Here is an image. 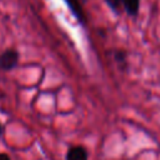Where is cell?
Listing matches in <instances>:
<instances>
[{
	"label": "cell",
	"mask_w": 160,
	"mask_h": 160,
	"mask_svg": "<svg viewBox=\"0 0 160 160\" xmlns=\"http://www.w3.org/2000/svg\"><path fill=\"white\" fill-rule=\"evenodd\" d=\"M20 60V54L16 49H6L0 54V70L1 71H11L14 70Z\"/></svg>",
	"instance_id": "1"
},
{
	"label": "cell",
	"mask_w": 160,
	"mask_h": 160,
	"mask_svg": "<svg viewBox=\"0 0 160 160\" xmlns=\"http://www.w3.org/2000/svg\"><path fill=\"white\" fill-rule=\"evenodd\" d=\"M64 1L68 5L69 10L71 11L72 16L78 20V22L82 26H86V15L81 5V1L80 0H64Z\"/></svg>",
	"instance_id": "2"
},
{
	"label": "cell",
	"mask_w": 160,
	"mask_h": 160,
	"mask_svg": "<svg viewBox=\"0 0 160 160\" xmlns=\"http://www.w3.org/2000/svg\"><path fill=\"white\" fill-rule=\"evenodd\" d=\"M65 160H89L88 150L82 145H72L68 149Z\"/></svg>",
	"instance_id": "3"
},
{
	"label": "cell",
	"mask_w": 160,
	"mask_h": 160,
	"mask_svg": "<svg viewBox=\"0 0 160 160\" xmlns=\"http://www.w3.org/2000/svg\"><path fill=\"white\" fill-rule=\"evenodd\" d=\"M122 9L129 16L136 18L140 11V0H122Z\"/></svg>",
	"instance_id": "4"
},
{
	"label": "cell",
	"mask_w": 160,
	"mask_h": 160,
	"mask_svg": "<svg viewBox=\"0 0 160 160\" xmlns=\"http://www.w3.org/2000/svg\"><path fill=\"white\" fill-rule=\"evenodd\" d=\"M114 60L116 64H119L120 66H124L126 64V60H128V54L125 50L122 49H118L114 51Z\"/></svg>",
	"instance_id": "5"
},
{
	"label": "cell",
	"mask_w": 160,
	"mask_h": 160,
	"mask_svg": "<svg viewBox=\"0 0 160 160\" xmlns=\"http://www.w3.org/2000/svg\"><path fill=\"white\" fill-rule=\"evenodd\" d=\"M104 2L108 5V8L111 11H114L116 14H119L122 8V0H104Z\"/></svg>",
	"instance_id": "6"
},
{
	"label": "cell",
	"mask_w": 160,
	"mask_h": 160,
	"mask_svg": "<svg viewBox=\"0 0 160 160\" xmlns=\"http://www.w3.org/2000/svg\"><path fill=\"white\" fill-rule=\"evenodd\" d=\"M0 160H11V158L6 152H0Z\"/></svg>",
	"instance_id": "7"
},
{
	"label": "cell",
	"mask_w": 160,
	"mask_h": 160,
	"mask_svg": "<svg viewBox=\"0 0 160 160\" xmlns=\"http://www.w3.org/2000/svg\"><path fill=\"white\" fill-rule=\"evenodd\" d=\"M2 132H4V126H2V124L0 122V136L2 135Z\"/></svg>",
	"instance_id": "8"
}]
</instances>
